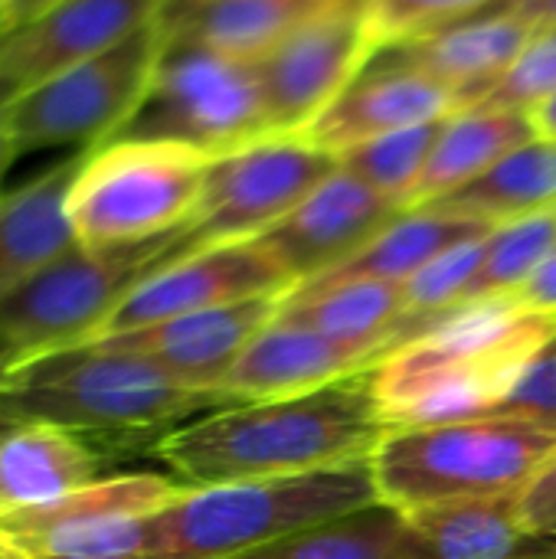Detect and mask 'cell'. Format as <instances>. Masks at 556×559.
<instances>
[{
	"label": "cell",
	"mask_w": 556,
	"mask_h": 559,
	"mask_svg": "<svg viewBox=\"0 0 556 559\" xmlns=\"http://www.w3.org/2000/svg\"><path fill=\"white\" fill-rule=\"evenodd\" d=\"M288 292H295L292 275L252 239L210 246L177 255L141 278L92 341L249 298H285Z\"/></svg>",
	"instance_id": "obj_13"
},
{
	"label": "cell",
	"mask_w": 556,
	"mask_h": 559,
	"mask_svg": "<svg viewBox=\"0 0 556 559\" xmlns=\"http://www.w3.org/2000/svg\"><path fill=\"white\" fill-rule=\"evenodd\" d=\"M13 426H20V419H13V416H7L3 409H0V436H7Z\"/></svg>",
	"instance_id": "obj_43"
},
{
	"label": "cell",
	"mask_w": 556,
	"mask_h": 559,
	"mask_svg": "<svg viewBox=\"0 0 556 559\" xmlns=\"http://www.w3.org/2000/svg\"><path fill=\"white\" fill-rule=\"evenodd\" d=\"M377 501L370 459L282 478L187 488L174 504L151 514L144 559H229Z\"/></svg>",
	"instance_id": "obj_4"
},
{
	"label": "cell",
	"mask_w": 556,
	"mask_h": 559,
	"mask_svg": "<svg viewBox=\"0 0 556 559\" xmlns=\"http://www.w3.org/2000/svg\"><path fill=\"white\" fill-rule=\"evenodd\" d=\"M164 0H62L39 20L0 36V75L33 85L59 69L102 56L157 20Z\"/></svg>",
	"instance_id": "obj_16"
},
{
	"label": "cell",
	"mask_w": 556,
	"mask_h": 559,
	"mask_svg": "<svg viewBox=\"0 0 556 559\" xmlns=\"http://www.w3.org/2000/svg\"><path fill=\"white\" fill-rule=\"evenodd\" d=\"M13 367V357H10V347H7V341L0 337V380L7 377V370Z\"/></svg>",
	"instance_id": "obj_41"
},
{
	"label": "cell",
	"mask_w": 556,
	"mask_h": 559,
	"mask_svg": "<svg viewBox=\"0 0 556 559\" xmlns=\"http://www.w3.org/2000/svg\"><path fill=\"white\" fill-rule=\"evenodd\" d=\"M20 154H16V147L10 144V138H7V131H3V124H0V183H3V177H7V170H10V164L16 160Z\"/></svg>",
	"instance_id": "obj_40"
},
{
	"label": "cell",
	"mask_w": 556,
	"mask_h": 559,
	"mask_svg": "<svg viewBox=\"0 0 556 559\" xmlns=\"http://www.w3.org/2000/svg\"><path fill=\"white\" fill-rule=\"evenodd\" d=\"M492 10L521 16L534 26H556V0H498Z\"/></svg>",
	"instance_id": "obj_38"
},
{
	"label": "cell",
	"mask_w": 556,
	"mask_h": 559,
	"mask_svg": "<svg viewBox=\"0 0 556 559\" xmlns=\"http://www.w3.org/2000/svg\"><path fill=\"white\" fill-rule=\"evenodd\" d=\"M495 416H534L556 423V337L524 367Z\"/></svg>",
	"instance_id": "obj_34"
},
{
	"label": "cell",
	"mask_w": 556,
	"mask_h": 559,
	"mask_svg": "<svg viewBox=\"0 0 556 559\" xmlns=\"http://www.w3.org/2000/svg\"><path fill=\"white\" fill-rule=\"evenodd\" d=\"M511 298H518L521 305L537 308V311H556V249Z\"/></svg>",
	"instance_id": "obj_36"
},
{
	"label": "cell",
	"mask_w": 556,
	"mask_h": 559,
	"mask_svg": "<svg viewBox=\"0 0 556 559\" xmlns=\"http://www.w3.org/2000/svg\"><path fill=\"white\" fill-rule=\"evenodd\" d=\"M161 49L164 29L154 20L102 56L16 88L0 111V124L16 154L66 144H85L92 151L118 138L151 85Z\"/></svg>",
	"instance_id": "obj_9"
},
{
	"label": "cell",
	"mask_w": 556,
	"mask_h": 559,
	"mask_svg": "<svg viewBox=\"0 0 556 559\" xmlns=\"http://www.w3.org/2000/svg\"><path fill=\"white\" fill-rule=\"evenodd\" d=\"M459 108L462 98L449 85L416 69L370 59L354 85L305 131V138L338 157L347 147L390 131L446 121Z\"/></svg>",
	"instance_id": "obj_17"
},
{
	"label": "cell",
	"mask_w": 556,
	"mask_h": 559,
	"mask_svg": "<svg viewBox=\"0 0 556 559\" xmlns=\"http://www.w3.org/2000/svg\"><path fill=\"white\" fill-rule=\"evenodd\" d=\"M556 337V311L485 298L439 314L370 367L390 429L495 416L524 367Z\"/></svg>",
	"instance_id": "obj_2"
},
{
	"label": "cell",
	"mask_w": 556,
	"mask_h": 559,
	"mask_svg": "<svg viewBox=\"0 0 556 559\" xmlns=\"http://www.w3.org/2000/svg\"><path fill=\"white\" fill-rule=\"evenodd\" d=\"M403 210L397 203L338 164L328 180H321L285 219L252 242L265 249L298 288L354 259Z\"/></svg>",
	"instance_id": "obj_14"
},
{
	"label": "cell",
	"mask_w": 556,
	"mask_h": 559,
	"mask_svg": "<svg viewBox=\"0 0 556 559\" xmlns=\"http://www.w3.org/2000/svg\"><path fill=\"white\" fill-rule=\"evenodd\" d=\"M233 403L197 390L138 354L75 344L7 370L0 409L20 423H46L85 436L98 449H154L167 432Z\"/></svg>",
	"instance_id": "obj_3"
},
{
	"label": "cell",
	"mask_w": 556,
	"mask_h": 559,
	"mask_svg": "<svg viewBox=\"0 0 556 559\" xmlns=\"http://www.w3.org/2000/svg\"><path fill=\"white\" fill-rule=\"evenodd\" d=\"M387 432L370 370H360L301 396L213 409L167 432L151 455L187 488H206L360 462Z\"/></svg>",
	"instance_id": "obj_1"
},
{
	"label": "cell",
	"mask_w": 556,
	"mask_h": 559,
	"mask_svg": "<svg viewBox=\"0 0 556 559\" xmlns=\"http://www.w3.org/2000/svg\"><path fill=\"white\" fill-rule=\"evenodd\" d=\"M551 95H556V26H541L511 69L472 105L531 111Z\"/></svg>",
	"instance_id": "obj_33"
},
{
	"label": "cell",
	"mask_w": 556,
	"mask_h": 559,
	"mask_svg": "<svg viewBox=\"0 0 556 559\" xmlns=\"http://www.w3.org/2000/svg\"><path fill=\"white\" fill-rule=\"evenodd\" d=\"M13 92H16V88H13V85H10V82L0 75V111H3V105L10 102V95H13Z\"/></svg>",
	"instance_id": "obj_42"
},
{
	"label": "cell",
	"mask_w": 556,
	"mask_h": 559,
	"mask_svg": "<svg viewBox=\"0 0 556 559\" xmlns=\"http://www.w3.org/2000/svg\"><path fill=\"white\" fill-rule=\"evenodd\" d=\"M187 491L164 475H121L66 498L0 514L10 559H144L147 521Z\"/></svg>",
	"instance_id": "obj_11"
},
{
	"label": "cell",
	"mask_w": 556,
	"mask_h": 559,
	"mask_svg": "<svg viewBox=\"0 0 556 559\" xmlns=\"http://www.w3.org/2000/svg\"><path fill=\"white\" fill-rule=\"evenodd\" d=\"M282 298H249L223 308L180 314L151 328L85 341L125 354H138L170 370L177 380L197 390H220L229 367L249 347V341L275 321Z\"/></svg>",
	"instance_id": "obj_15"
},
{
	"label": "cell",
	"mask_w": 556,
	"mask_h": 559,
	"mask_svg": "<svg viewBox=\"0 0 556 559\" xmlns=\"http://www.w3.org/2000/svg\"><path fill=\"white\" fill-rule=\"evenodd\" d=\"M429 559H556L554 534L531 531L518 514V491L465 498L406 511Z\"/></svg>",
	"instance_id": "obj_21"
},
{
	"label": "cell",
	"mask_w": 556,
	"mask_h": 559,
	"mask_svg": "<svg viewBox=\"0 0 556 559\" xmlns=\"http://www.w3.org/2000/svg\"><path fill=\"white\" fill-rule=\"evenodd\" d=\"M518 514L531 531L556 537V455L518 491Z\"/></svg>",
	"instance_id": "obj_35"
},
{
	"label": "cell",
	"mask_w": 556,
	"mask_h": 559,
	"mask_svg": "<svg viewBox=\"0 0 556 559\" xmlns=\"http://www.w3.org/2000/svg\"><path fill=\"white\" fill-rule=\"evenodd\" d=\"M495 226L469 216H456L446 210L419 206V210H403L380 236H374L354 259L338 265L334 272L298 285V292H315L341 282H406L416 275L423 265H429L436 255L449 252L452 246L465 239L488 236Z\"/></svg>",
	"instance_id": "obj_26"
},
{
	"label": "cell",
	"mask_w": 556,
	"mask_h": 559,
	"mask_svg": "<svg viewBox=\"0 0 556 559\" xmlns=\"http://www.w3.org/2000/svg\"><path fill=\"white\" fill-rule=\"evenodd\" d=\"M210 160L184 144L138 138L85 151L66 200L75 242L115 249L180 233L197 213Z\"/></svg>",
	"instance_id": "obj_6"
},
{
	"label": "cell",
	"mask_w": 556,
	"mask_h": 559,
	"mask_svg": "<svg viewBox=\"0 0 556 559\" xmlns=\"http://www.w3.org/2000/svg\"><path fill=\"white\" fill-rule=\"evenodd\" d=\"M334 170L338 157L305 134H262L213 157L197 213L180 233V255L259 239Z\"/></svg>",
	"instance_id": "obj_10"
},
{
	"label": "cell",
	"mask_w": 556,
	"mask_h": 559,
	"mask_svg": "<svg viewBox=\"0 0 556 559\" xmlns=\"http://www.w3.org/2000/svg\"><path fill=\"white\" fill-rule=\"evenodd\" d=\"M377 46L364 0H338L259 59L272 134H305L367 69Z\"/></svg>",
	"instance_id": "obj_12"
},
{
	"label": "cell",
	"mask_w": 556,
	"mask_h": 559,
	"mask_svg": "<svg viewBox=\"0 0 556 559\" xmlns=\"http://www.w3.org/2000/svg\"><path fill=\"white\" fill-rule=\"evenodd\" d=\"M229 559H429L403 511L377 501Z\"/></svg>",
	"instance_id": "obj_28"
},
{
	"label": "cell",
	"mask_w": 556,
	"mask_h": 559,
	"mask_svg": "<svg viewBox=\"0 0 556 559\" xmlns=\"http://www.w3.org/2000/svg\"><path fill=\"white\" fill-rule=\"evenodd\" d=\"M554 455L551 419L482 416L390 429L370 455V472L380 501L406 514L446 501L514 495Z\"/></svg>",
	"instance_id": "obj_5"
},
{
	"label": "cell",
	"mask_w": 556,
	"mask_h": 559,
	"mask_svg": "<svg viewBox=\"0 0 556 559\" xmlns=\"http://www.w3.org/2000/svg\"><path fill=\"white\" fill-rule=\"evenodd\" d=\"M180 233L115 249L75 242L13 288L0 301V337L10 347L13 367L92 341L141 278L180 255Z\"/></svg>",
	"instance_id": "obj_7"
},
{
	"label": "cell",
	"mask_w": 556,
	"mask_h": 559,
	"mask_svg": "<svg viewBox=\"0 0 556 559\" xmlns=\"http://www.w3.org/2000/svg\"><path fill=\"white\" fill-rule=\"evenodd\" d=\"M79 164L82 154L66 157L20 190L0 193V301L75 246L66 200Z\"/></svg>",
	"instance_id": "obj_22"
},
{
	"label": "cell",
	"mask_w": 556,
	"mask_h": 559,
	"mask_svg": "<svg viewBox=\"0 0 556 559\" xmlns=\"http://www.w3.org/2000/svg\"><path fill=\"white\" fill-rule=\"evenodd\" d=\"M528 121H531V128H534V138L554 141L556 144V95L544 98L541 105H534V108L528 111Z\"/></svg>",
	"instance_id": "obj_39"
},
{
	"label": "cell",
	"mask_w": 556,
	"mask_h": 559,
	"mask_svg": "<svg viewBox=\"0 0 556 559\" xmlns=\"http://www.w3.org/2000/svg\"><path fill=\"white\" fill-rule=\"evenodd\" d=\"M334 3L338 0H164L157 23L167 39L259 62L301 23Z\"/></svg>",
	"instance_id": "obj_20"
},
{
	"label": "cell",
	"mask_w": 556,
	"mask_h": 559,
	"mask_svg": "<svg viewBox=\"0 0 556 559\" xmlns=\"http://www.w3.org/2000/svg\"><path fill=\"white\" fill-rule=\"evenodd\" d=\"M433 210H446L456 216L482 219V223H508L541 210L556 206V144L531 138L521 147L508 151L498 164L478 174L462 190L449 193Z\"/></svg>",
	"instance_id": "obj_27"
},
{
	"label": "cell",
	"mask_w": 556,
	"mask_h": 559,
	"mask_svg": "<svg viewBox=\"0 0 556 559\" xmlns=\"http://www.w3.org/2000/svg\"><path fill=\"white\" fill-rule=\"evenodd\" d=\"M541 26L501 13V10H482L469 20H459L446 29L416 36L410 43L383 46L374 52V59L416 69L442 85H449L462 108L478 102L521 56V49L531 43V36Z\"/></svg>",
	"instance_id": "obj_18"
},
{
	"label": "cell",
	"mask_w": 556,
	"mask_h": 559,
	"mask_svg": "<svg viewBox=\"0 0 556 559\" xmlns=\"http://www.w3.org/2000/svg\"><path fill=\"white\" fill-rule=\"evenodd\" d=\"M95 442L46 423H20L0 436V514L46 504L98 481Z\"/></svg>",
	"instance_id": "obj_23"
},
{
	"label": "cell",
	"mask_w": 556,
	"mask_h": 559,
	"mask_svg": "<svg viewBox=\"0 0 556 559\" xmlns=\"http://www.w3.org/2000/svg\"><path fill=\"white\" fill-rule=\"evenodd\" d=\"M370 367H377L370 354L334 344L318 331L275 318L249 341V347L229 367L220 383V393H226L233 403L288 400Z\"/></svg>",
	"instance_id": "obj_19"
},
{
	"label": "cell",
	"mask_w": 556,
	"mask_h": 559,
	"mask_svg": "<svg viewBox=\"0 0 556 559\" xmlns=\"http://www.w3.org/2000/svg\"><path fill=\"white\" fill-rule=\"evenodd\" d=\"M482 255H485V236L465 239L403 282L406 324L400 328V347L416 341L439 314L465 301V292L482 265Z\"/></svg>",
	"instance_id": "obj_31"
},
{
	"label": "cell",
	"mask_w": 556,
	"mask_h": 559,
	"mask_svg": "<svg viewBox=\"0 0 556 559\" xmlns=\"http://www.w3.org/2000/svg\"><path fill=\"white\" fill-rule=\"evenodd\" d=\"M62 0H10L7 10L0 13V36L39 20L43 13H49L52 7H59Z\"/></svg>",
	"instance_id": "obj_37"
},
{
	"label": "cell",
	"mask_w": 556,
	"mask_h": 559,
	"mask_svg": "<svg viewBox=\"0 0 556 559\" xmlns=\"http://www.w3.org/2000/svg\"><path fill=\"white\" fill-rule=\"evenodd\" d=\"M556 249V206L521 219L498 223L485 236L482 265L462 305L485 298H511Z\"/></svg>",
	"instance_id": "obj_29"
},
{
	"label": "cell",
	"mask_w": 556,
	"mask_h": 559,
	"mask_svg": "<svg viewBox=\"0 0 556 559\" xmlns=\"http://www.w3.org/2000/svg\"><path fill=\"white\" fill-rule=\"evenodd\" d=\"M288 324L318 331L321 337L364 350L377 364L397 350V334L406 321L403 282H341L315 292H288L279 314Z\"/></svg>",
	"instance_id": "obj_24"
},
{
	"label": "cell",
	"mask_w": 556,
	"mask_h": 559,
	"mask_svg": "<svg viewBox=\"0 0 556 559\" xmlns=\"http://www.w3.org/2000/svg\"><path fill=\"white\" fill-rule=\"evenodd\" d=\"M7 3H10V0H0V13H3V10H7Z\"/></svg>",
	"instance_id": "obj_44"
},
{
	"label": "cell",
	"mask_w": 556,
	"mask_h": 559,
	"mask_svg": "<svg viewBox=\"0 0 556 559\" xmlns=\"http://www.w3.org/2000/svg\"><path fill=\"white\" fill-rule=\"evenodd\" d=\"M262 134L272 131L259 62L167 36L138 111L118 131V138L170 141L206 157L229 154Z\"/></svg>",
	"instance_id": "obj_8"
},
{
	"label": "cell",
	"mask_w": 556,
	"mask_h": 559,
	"mask_svg": "<svg viewBox=\"0 0 556 559\" xmlns=\"http://www.w3.org/2000/svg\"><path fill=\"white\" fill-rule=\"evenodd\" d=\"M531 138H534V128L528 121V111L485 108V105L459 108L456 115L442 121L429 164L406 210H419V206L446 200L449 193L472 183L478 174H485L508 151L521 147Z\"/></svg>",
	"instance_id": "obj_25"
},
{
	"label": "cell",
	"mask_w": 556,
	"mask_h": 559,
	"mask_svg": "<svg viewBox=\"0 0 556 559\" xmlns=\"http://www.w3.org/2000/svg\"><path fill=\"white\" fill-rule=\"evenodd\" d=\"M0 559H10V557H7V554H3V550H0Z\"/></svg>",
	"instance_id": "obj_45"
},
{
	"label": "cell",
	"mask_w": 556,
	"mask_h": 559,
	"mask_svg": "<svg viewBox=\"0 0 556 559\" xmlns=\"http://www.w3.org/2000/svg\"><path fill=\"white\" fill-rule=\"evenodd\" d=\"M498 0H364L367 29L377 49L410 43L488 10Z\"/></svg>",
	"instance_id": "obj_32"
},
{
	"label": "cell",
	"mask_w": 556,
	"mask_h": 559,
	"mask_svg": "<svg viewBox=\"0 0 556 559\" xmlns=\"http://www.w3.org/2000/svg\"><path fill=\"white\" fill-rule=\"evenodd\" d=\"M439 128H442V121H433V124H416V128L370 138V141L354 144L344 154H338V164L347 174H354L357 180H364L370 190H377L380 197H387L390 203L406 210L413 200V190L429 164Z\"/></svg>",
	"instance_id": "obj_30"
}]
</instances>
